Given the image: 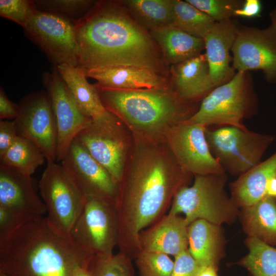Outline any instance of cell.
Segmentation results:
<instances>
[{"label":"cell","mask_w":276,"mask_h":276,"mask_svg":"<svg viewBox=\"0 0 276 276\" xmlns=\"http://www.w3.org/2000/svg\"><path fill=\"white\" fill-rule=\"evenodd\" d=\"M133 136L116 203L117 246L132 260L141 252L140 232L165 215L176 192L190 185L193 176L179 166L164 140Z\"/></svg>","instance_id":"6da1fadb"},{"label":"cell","mask_w":276,"mask_h":276,"mask_svg":"<svg viewBox=\"0 0 276 276\" xmlns=\"http://www.w3.org/2000/svg\"><path fill=\"white\" fill-rule=\"evenodd\" d=\"M121 3L98 2L75 21L78 66L86 70L131 65L162 74L164 58L159 48Z\"/></svg>","instance_id":"7a4b0ae2"},{"label":"cell","mask_w":276,"mask_h":276,"mask_svg":"<svg viewBox=\"0 0 276 276\" xmlns=\"http://www.w3.org/2000/svg\"><path fill=\"white\" fill-rule=\"evenodd\" d=\"M93 257L40 216L0 245V272L8 276H74L78 267L89 266Z\"/></svg>","instance_id":"3957f363"},{"label":"cell","mask_w":276,"mask_h":276,"mask_svg":"<svg viewBox=\"0 0 276 276\" xmlns=\"http://www.w3.org/2000/svg\"><path fill=\"white\" fill-rule=\"evenodd\" d=\"M96 86L107 110L121 119L133 135L150 140H163L171 127L188 120L198 108L168 86L121 90Z\"/></svg>","instance_id":"277c9868"},{"label":"cell","mask_w":276,"mask_h":276,"mask_svg":"<svg viewBox=\"0 0 276 276\" xmlns=\"http://www.w3.org/2000/svg\"><path fill=\"white\" fill-rule=\"evenodd\" d=\"M227 179L226 173L195 176L191 186L176 192L168 214H183L188 225L197 219L219 225L233 223L239 208L225 190Z\"/></svg>","instance_id":"5b68a950"},{"label":"cell","mask_w":276,"mask_h":276,"mask_svg":"<svg viewBox=\"0 0 276 276\" xmlns=\"http://www.w3.org/2000/svg\"><path fill=\"white\" fill-rule=\"evenodd\" d=\"M258 106L251 75L247 72H239L228 82L206 96L197 111L186 121L205 127L244 128V119L257 113Z\"/></svg>","instance_id":"8992f818"},{"label":"cell","mask_w":276,"mask_h":276,"mask_svg":"<svg viewBox=\"0 0 276 276\" xmlns=\"http://www.w3.org/2000/svg\"><path fill=\"white\" fill-rule=\"evenodd\" d=\"M205 136L212 155L226 173L238 176L259 164L275 139L234 126L206 127Z\"/></svg>","instance_id":"52a82bcc"},{"label":"cell","mask_w":276,"mask_h":276,"mask_svg":"<svg viewBox=\"0 0 276 276\" xmlns=\"http://www.w3.org/2000/svg\"><path fill=\"white\" fill-rule=\"evenodd\" d=\"M38 187L49 225L59 234L70 236L86 198L64 167L55 162H47Z\"/></svg>","instance_id":"ba28073f"},{"label":"cell","mask_w":276,"mask_h":276,"mask_svg":"<svg viewBox=\"0 0 276 276\" xmlns=\"http://www.w3.org/2000/svg\"><path fill=\"white\" fill-rule=\"evenodd\" d=\"M75 139L119 183L130 154L133 136L116 115L102 121H92Z\"/></svg>","instance_id":"9c48e42d"},{"label":"cell","mask_w":276,"mask_h":276,"mask_svg":"<svg viewBox=\"0 0 276 276\" xmlns=\"http://www.w3.org/2000/svg\"><path fill=\"white\" fill-rule=\"evenodd\" d=\"M119 221L116 205L86 198L70 237L93 256L108 257L117 246Z\"/></svg>","instance_id":"30bf717a"},{"label":"cell","mask_w":276,"mask_h":276,"mask_svg":"<svg viewBox=\"0 0 276 276\" xmlns=\"http://www.w3.org/2000/svg\"><path fill=\"white\" fill-rule=\"evenodd\" d=\"M24 28L56 66H78L80 49L75 22L62 15L37 9Z\"/></svg>","instance_id":"8fae6325"},{"label":"cell","mask_w":276,"mask_h":276,"mask_svg":"<svg viewBox=\"0 0 276 276\" xmlns=\"http://www.w3.org/2000/svg\"><path fill=\"white\" fill-rule=\"evenodd\" d=\"M205 128L185 121L171 127L164 137L179 166L193 176L226 173L211 152Z\"/></svg>","instance_id":"7c38bea8"},{"label":"cell","mask_w":276,"mask_h":276,"mask_svg":"<svg viewBox=\"0 0 276 276\" xmlns=\"http://www.w3.org/2000/svg\"><path fill=\"white\" fill-rule=\"evenodd\" d=\"M14 120L18 135L35 143L47 162L57 160L58 131L51 101L46 91H36L25 97Z\"/></svg>","instance_id":"4fadbf2b"},{"label":"cell","mask_w":276,"mask_h":276,"mask_svg":"<svg viewBox=\"0 0 276 276\" xmlns=\"http://www.w3.org/2000/svg\"><path fill=\"white\" fill-rule=\"evenodd\" d=\"M231 52L237 72L259 70L266 81L276 84V30L240 26Z\"/></svg>","instance_id":"5bb4252c"},{"label":"cell","mask_w":276,"mask_h":276,"mask_svg":"<svg viewBox=\"0 0 276 276\" xmlns=\"http://www.w3.org/2000/svg\"><path fill=\"white\" fill-rule=\"evenodd\" d=\"M61 162L86 198H96L116 205L118 182L76 139Z\"/></svg>","instance_id":"9a60e30c"},{"label":"cell","mask_w":276,"mask_h":276,"mask_svg":"<svg viewBox=\"0 0 276 276\" xmlns=\"http://www.w3.org/2000/svg\"><path fill=\"white\" fill-rule=\"evenodd\" d=\"M43 82L57 124V160L61 161L73 141L93 120L81 110L56 67L43 75Z\"/></svg>","instance_id":"2e32d148"},{"label":"cell","mask_w":276,"mask_h":276,"mask_svg":"<svg viewBox=\"0 0 276 276\" xmlns=\"http://www.w3.org/2000/svg\"><path fill=\"white\" fill-rule=\"evenodd\" d=\"M0 207L20 215L28 221L43 216L45 205L37 193L32 176H27L0 165Z\"/></svg>","instance_id":"e0dca14e"},{"label":"cell","mask_w":276,"mask_h":276,"mask_svg":"<svg viewBox=\"0 0 276 276\" xmlns=\"http://www.w3.org/2000/svg\"><path fill=\"white\" fill-rule=\"evenodd\" d=\"M240 26L232 19L215 22L203 38L210 74L217 87L231 80L235 70L230 52Z\"/></svg>","instance_id":"ac0fdd59"},{"label":"cell","mask_w":276,"mask_h":276,"mask_svg":"<svg viewBox=\"0 0 276 276\" xmlns=\"http://www.w3.org/2000/svg\"><path fill=\"white\" fill-rule=\"evenodd\" d=\"M188 224L184 217L168 214L142 231L141 251L157 252L174 257L188 249Z\"/></svg>","instance_id":"d6986e66"},{"label":"cell","mask_w":276,"mask_h":276,"mask_svg":"<svg viewBox=\"0 0 276 276\" xmlns=\"http://www.w3.org/2000/svg\"><path fill=\"white\" fill-rule=\"evenodd\" d=\"M171 86L181 99L195 103L216 86L213 82L205 54L172 65Z\"/></svg>","instance_id":"ffe728a7"},{"label":"cell","mask_w":276,"mask_h":276,"mask_svg":"<svg viewBox=\"0 0 276 276\" xmlns=\"http://www.w3.org/2000/svg\"><path fill=\"white\" fill-rule=\"evenodd\" d=\"M84 71L87 77L97 81L96 85L104 88L132 90L168 86L162 74L145 67L117 65Z\"/></svg>","instance_id":"44dd1931"},{"label":"cell","mask_w":276,"mask_h":276,"mask_svg":"<svg viewBox=\"0 0 276 276\" xmlns=\"http://www.w3.org/2000/svg\"><path fill=\"white\" fill-rule=\"evenodd\" d=\"M188 250L200 266L218 268L224 257L225 239L221 225L197 219L188 226Z\"/></svg>","instance_id":"7402d4cb"},{"label":"cell","mask_w":276,"mask_h":276,"mask_svg":"<svg viewBox=\"0 0 276 276\" xmlns=\"http://www.w3.org/2000/svg\"><path fill=\"white\" fill-rule=\"evenodd\" d=\"M56 68L81 110L93 121L110 118L113 113L104 106L96 85L91 84L83 68L66 64Z\"/></svg>","instance_id":"603a6c76"},{"label":"cell","mask_w":276,"mask_h":276,"mask_svg":"<svg viewBox=\"0 0 276 276\" xmlns=\"http://www.w3.org/2000/svg\"><path fill=\"white\" fill-rule=\"evenodd\" d=\"M276 177V152L229 184L231 198L239 208L250 206L266 196L267 182Z\"/></svg>","instance_id":"cb8c5ba5"},{"label":"cell","mask_w":276,"mask_h":276,"mask_svg":"<svg viewBox=\"0 0 276 276\" xmlns=\"http://www.w3.org/2000/svg\"><path fill=\"white\" fill-rule=\"evenodd\" d=\"M244 233L276 247V198L265 196L256 203L241 208L239 216Z\"/></svg>","instance_id":"d4e9b609"},{"label":"cell","mask_w":276,"mask_h":276,"mask_svg":"<svg viewBox=\"0 0 276 276\" xmlns=\"http://www.w3.org/2000/svg\"><path fill=\"white\" fill-rule=\"evenodd\" d=\"M166 61L172 65L201 53L205 49L204 40L170 26L150 31Z\"/></svg>","instance_id":"484cf974"},{"label":"cell","mask_w":276,"mask_h":276,"mask_svg":"<svg viewBox=\"0 0 276 276\" xmlns=\"http://www.w3.org/2000/svg\"><path fill=\"white\" fill-rule=\"evenodd\" d=\"M121 3L145 30L151 31L173 25L172 0H126Z\"/></svg>","instance_id":"4316f807"},{"label":"cell","mask_w":276,"mask_h":276,"mask_svg":"<svg viewBox=\"0 0 276 276\" xmlns=\"http://www.w3.org/2000/svg\"><path fill=\"white\" fill-rule=\"evenodd\" d=\"M45 159L44 153L35 143L18 135L6 152L0 157V165L20 174L32 176Z\"/></svg>","instance_id":"83f0119b"},{"label":"cell","mask_w":276,"mask_h":276,"mask_svg":"<svg viewBox=\"0 0 276 276\" xmlns=\"http://www.w3.org/2000/svg\"><path fill=\"white\" fill-rule=\"evenodd\" d=\"M245 244L248 252L237 264L245 268L252 276H276V247L249 236Z\"/></svg>","instance_id":"f1b7e54d"},{"label":"cell","mask_w":276,"mask_h":276,"mask_svg":"<svg viewBox=\"0 0 276 276\" xmlns=\"http://www.w3.org/2000/svg\"><path fill=\"white\" fill-rule=\"evenodd\" d=\"M173 26L196 37L203 39L216 22L186 1L172 0Z\"/></svg>","instance_id":"f546056e"},{"label":"cell","mask_w":276,"mask_h":276,"mask_svg":"<svg viewBox=\"0 0 276 276\" xmlns=\"http://www.w3.org/2000/svg\"><path fill=\"white\" fill-rule=\"evenodd\" d=\"M132 260L119 251L108 257L93 256L88 268L93 276H134Z\"/></svg>","instance_id":"4dcf8cb0"},{"label":"cell","mask_w":276,"mask_h":276,"mask_svg":"<svg viewBox=\"0 0 276 276\" xmlns=\"http://www.w3.org/2000/svg\"><path fill=\"white\" fill-rule=\"evenodd\" d=\"M140 276H170L174 265L169 255L141 251L134 259Z\"/></svg>","instance_id":"1f68e13d"},{"label":"cell","mask_w":276,"mask_h":276,"mask_svg":"<svg viewBox=\"0 0 276 276\" xmlns=\"http://www.w3.org/2000/svg\"><path fill=\"white\" fill-rule=\"evenodd\" d=\"M216 22L232 19L235 11L241 8L244 1L240 0H186Z\"/></svg>","instance_id":"d6a6232c"},{"label":"cell","mask_w":276,"mask_h":276,"mask_svg":"<svg viewBox=\"0 0 276 276\" xmlns=\"http://www.w3.org/2000/svg\"><path fill=\"white\" fill-rule=\"evenodd\" d=\"M37 10L35 1H0V15L15 22L23 28Z\"/></svg>","instance_id":"836d02e7"},{"label":"cell","mask_w":276,"mask_h":276,"mask_svg":"<svg viewBox=\"0 0 276 276\" xmlns=\"http://www.w3.org/2000/svg\"><path fill=\"white\" fill-rule=\"evenodd\" d=\"M38 10L71 16L87 13L94 5L89 0H39L34 1Z\"/></svg>","instance_id":"e575fe53"},{"label":"cell","mask_w":276,"mask_h":276,"mask_svg":"<svg viewBox=\"0 0 276 276\" xmlns=\"http://www.w3.org/2000/svg\"><path fill=\"white\" fill-rule=\"evenodd\" d=\"M174 258V265L170 276H195L200 266L188 249Z\"/></svg>","instance_id":"d590c367"},{"label":"cell","mask_w":276,"mask_h":276,"mask_svg":"<svg viewBox=\"0 0 276 276\" xmlns=\"http://www.w3.org/2000/svg\"><path fill=\"white\" fill-rule=\"evenodd\" d=\"M18 136L14 121L1 120L0 157L9 149Z\"/></svg>","instance_id":"8d00e7d4"},{"label":"cell","mask_w":276,"mask_h":276,"mask_svg":"<svg viewBox=\"0 0 276 276\" xmlns=\"http://www.w3.org/2000/svg\"><path fill=\"white\" fill-rule=\"evenodd\" d=\"M19 114V105L10 101L7 97L3 89H0V119L14 120Z\"/></svg>","instance_id":"74e56055"},{"label":"cell","mask_w":276,"mask_h":276,"mask_svg":"<svg viewBox=\"0 0 276 276\" xmlns=\"http://www.w3.org/2000/svg\"><path fill=\"white\" fill-rule=\"evenodd\" d=\"M262 8V4L259 0H245L242 7L235 11L234 17H256L260 15Z\"/></svg>","instance_id":"f35d334b"},{"label":"cell","mask_w":276,"mask_h":276,"mask_svg":"<svg viewBox=\"0 0 276 276\" xmlns=\"http://www.w3.org/2000/svg\"><path fill=\"white\" fill-rule=\"evenodd\" d=\"M218 268L212 266H200L195 276H218Z\"/></svg>","instance_id":"ab89813d"},{"label":"cell","mask_w":276,"mask_h":276,"mask_svg":"<svg viewBox=\"0 0 276 276\" xmlns=\"http://www.w3.org/2000/svg\"><path fill=\"white\" fill-rule=\"evenodd\" d=\"M266 195L276 198V177L272 178L267 182Z\"/></svg>","instance_id":"60d3db41"},{"label":"cell","mask_w":276,"mask_h":276,"mask_svg":"<svg viewBox=\"0 0 276 276\" xmlns=\"http://www.w3.org/2000/svg\"><path fill=\"white\" fill-rule=\"evenodd\" d=\"M88 266L78 267L74 272V276H93Z\"/></svg>","instance_id":"b9f144b4"},{"label":"cell","mask_w":276,"mask_h":276,"mask_svg":"<svg viewBox=\"0 0 276 276\" xmlns=\"http://www.w3.org/2000/svg\"><path fill=\"white\" fill-rule=\"evenodd\" d=\"M269 16L270 20V24L269 26L276 30V8L269 13Z\"/></svg>","instance_id":"7bdbcfd3"},{"label":"cell","mask_w":276,"mask_h":276,"mask_svg":"<svg viewBox=\"0 0 276 276\" xmlns=\"http://www.w3.org/2000/svg\"><path fill=\"white\" fill-rule=\"evenodd\" d=\"M0 276H8L7 275H6V274L5 273H2V272H0Z\"/></svg>","instance_id":"ee69618b"}]
</instances>
